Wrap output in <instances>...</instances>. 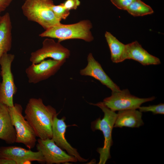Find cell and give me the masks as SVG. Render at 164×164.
<instances>
[{"label":"cell","instance_id":"obj_14","mask_svg":"<svg viewBox=\"0 0 164 164\" xmlns=\"http://www.w3.org/2000/svg\"><path fill=\"white\" fill-rule=\"evenodd\" d=\"M124 58L125 60H135L144 66L161 63L159 58L149 54L137 41L126 45Z\"/></svg>","mask_w":164,"mask_h":164},{"label":"cell","instance_id":"obj_25","mask_svg":"<svg viewBox=\"0 0 164 164\" xmlns=\"http://www.w3.org/2000/svg\"><path fill=\"white\" fill-rule=\"evenodd\" d=\"M0 164H16L14 161L7 159H0Z\"/></svg>","mask_w":164,"mask_h":164},{"label":"cell","instance_id":"obj_11","mask_svg":"<svg viewBox=\"0 0 164 164\" xmlns=\"http://www.w3.org/2000/svg\"><path fill=\"white\" fill-rule=\"evenodd\" d=\"M0 159H11L15 161L16 164H31L33 161L45 163L40 152H33L16 146L0 147Z\"/></svg>","mask_w":164,"mask_h":164},{"label":"cell","instance_id":"obj_8","mask_svg":"<svg viewBox=\"0 0 164 164\" xmlns=\"http://www.w3.org/2000/svg\"><path fill=\"white\" fill-rule=\"evenodd\" d=\"M70 55V50L60 43L46 38L43 41L41 48L31 53L29 60L32 64L39 63L48 58L61 61L66 60Z\"/></svg>","mask_w":164,"mask_h":164},{"label":"cell","instance_id":"obj_16","mask_svg":"<svg viewBox=\"0 0 164 164\" xmlns=\"http://www.w3.org/2000/svg\"><path fill=\"white\" fill-rule=\"evenodd\" d=\"M142 116V112L136 109L119 111L117 114L114 128H139L144 124Z\"/></svg>","mask_w":164,"mask_h":164},{"label":"cell","instance_id":"obj_10","mask_svg":"<svg viewBox=\"0 0 164 164\" xmlns=\"http://www.w3.org/2000/svg\"><path fill=\"white\" fill-rule=\"evenodd\" d=\"M65 61L49 59L32 64L26 69L29 82L36 84L49 78L58 71Z\"/></svg>","mask_w":164,"mask_h":164},{"label":"cell","instance_id":"obj_19","mask_svg":"<svg viewBox=\"0 0 164 164\" xmlns=\"http://www.w3.org/2000/svg\"><path fill=\"white\" fill-rule=\"evenodd\" d=\"M134 16H140L150 15L154 12L152 8L141 0H135L126 10Z\"/></svg>","mask_w":164,"mask_h":164},{"label":"cell","instance_id":"obj_1","mask_svg":"<svg viewBox=\"0 0 164 164\" xmlns=\"http://www.w3.org/2000/svg\"><path fill=\"white\" fill-rule=\"evenodd\" d=\"M24 113L25 118L37 137L42 139L51 138L53 121L57 115L55 108L45 105L41 98H32L28 101Z\"/></svg>","mask_w":164,"mask_h":164},{"label":"cell","instance_id":"obj_20","mask_svg":"<svg viewBox=\"0 0 164 164\" xmlns=\"http://www.w3.org/2000/svg\"><path fill=\"white\" fill-rule=\"evenodd\" d=\"M51 9L56 17L60 21L66 19L70 13V11L65 9L62 3L57 5L53 4L51 6Z\"/></svg>","mask_w":164,"mask_h":164},{"label":"cell","instance_id":"obj_24","mask_svg":"<svg viewBox=\"0 0 164 164\" xmlns=\"http://www.w3.org/2000/svg\"><path fill=\"white\" fill-rule=\"evenodd\" d=\"M13 0H0V16L9 6Z\"/></svg>","mask_w":164,"mask_h":164},{"label":"cell","instance_id":"obj_21","mask_svg":"<svg viewBox=\"0 0 164 164\" xmlns=\"http://www.w3.org/2000/svg\"><path fill=\"white\" fill-rule=\"evenodd\" d=\"M138 109L142 112H151L154 114H164V104L163 103L148 106H140Z\"/></svg>","mask_w":164,"mask_h":164},{"label":"cell","instance_id":"obj_13","mask_svg":"<svg viewBox=\"0 0 164 164\" xmlns=\"http://www.w3.org/2000/svg\"><path fill=\"white\" fill-rule=\"evenodd\" d=\"M87 61L88 63L86 67L80 71L81 75L94 78L110 89L112 92L121 90L120 87L106 74L100 64L94 58L92 53H90L88 55Z\"/></svg>","mask_w":164,"mask_h":164},{"label":"cell","instance_id":"obj_22","mask_svg":"<svg viewBox=\"0 0 164 164\" xmlns=\"http://www.w3.org/2000/svg\"><path fill=\"white\" fill-rule=\"evenodd\" d=\"M111 3L118 9L126 10L135 0H110Z\"/></svg>","mask_w":164,"mask_h":164},{"label":"cell","instance_id":"obj_15","mask_svg":"<svg viewBox=\"0 0 164 164\" xmlns=\"http://www.w3.org/2000/svg\"><path fill=\"white\" fill-rule=\"evenodd\" d=\"M16 131L13 125L9 107L0 102V139L8 144L15 142Z\"/></svg>","mask_w":164,"mask_h":164},{"label":"cell","instance_id":"obj_23","mask_svg":"<svg viewBox=\"0 0 164 164\" xmlns=\"http://www.w3.org/2000/svg\"><path fill=\"white\" fill-rule=\"evenodd\" d=\"M80 0H67L62 3L64 7L70 11L72 9H76L80 5Z\"/></svg>","mask_w":164,"mask_h":164},{"label":"cell","instance_id":"obj_4","mask_svg":"<svg viewBox=\"0 0 164 164\" xmlns=\"http://www.w3.org/2000/svg\"><path fill=\"white\" fill-rule=\"evenodd\" d=\"M100 108L104 113L102 119L99 118L92 124L94 130L101 131L103 135L104 141L103 147L97 149V151L100 155L99 164H104L111 157L110 149L113 144L112 133L115 122L117 114L107 107L103 102L96 104H91Z\"/></svg>","mask_w":164,"mask_h":164},{"label":"cell","instance_id":"obj_2","mask_svg":"<svg viewBox=\"0 0 164 164\" xmlns=\"http://www.w3.org/2000/svg\"><path fill=\"white\" fill-rule=\"evenodd\" d=\"M53 4L52 0H26L21 8L28 20L37 23L46 30L61 23L51 9Z\"/></svg>","mask_w":164,"mask_h":164},{"label":"cell","instance_id":"obj_7","mask_svg":"<svg viewBox=\"0 0 164 164\" xmlns=\"http://www.w3.org/2000/svg\"><path fill=\"white\" fill-rule=\"evenodd\" d=\"M155 97L140 98L131 94L128 89L117 92H112L111 96L105 98L104 104L111 111H116L138 109L145 102L152 101Z\"/></svg>","mask_w":164,"mask_h":164},{"label":"cell","instance_id":"obj_17","mask_svg":"<svg viewBox=\"0 0 164 164\" xmlns=\"http://www.w3.org/2000/svg\"><path fill=\"white\" fill-rule=\"evenodd\" d=\"M12 23L9 14L0 16V58L11 50Z\"/></svg>","mask_w":164,"mask_h":164},{"label":"cell","instance_id":"obj_5","mask_svg":"<svg viewBox=\"0 0 164 164\" xmlns=\"http://www.w3.org/2000/svg\"><path fill=\"white\" fill-rule=\"evenodd\" d=\"M9 110L13 125L16 133L15 142L24 144L31 149L33 148L37 141L36 135L32 128L22 114V108L16 103Z\"/></svg>","mask_w":164,"mask_h":164},{"label":"cell","instance_id":"obj_12","mask_svg":"<svg viewBox=\"0 0 164 164\" xmlns=\"http://www.w3.org/2000/svg\"><path fill=\"white\" fill-rule=\"evenodd\" d=\"M64 121V118L60 119L56 116L54 118L52 126L51 138L56 145L65 150L70 155L74 157L78 161L87 162V160L81 157L77 150L73 147L66 140L65 133L67 126Z\"/></svg>","mask_w":164,"mask_h":164},{"label":"cell","instance_id":"obj_9","mask_svg":"<svg viewBox=\"0 0 164 164\" xmlns=\"http://www.w3.org/2000/svg\"><path fill=\"white\" fill-rule=\"evenodd\" d=\"M37 141L36 149L42 153L47 164L76 162L78 161L74 157L67 153L56 145L52 138H39Z\"/></svg>","mask_w":164,"mask_h":164},{"label":"cell","instance_id":"obj_18","mask_svg":"<svg viewBox=\"0 0 164 164\" xmlns=\"http://www.w3.org/2000/svg\"><path fill=\"white\" fill-rule=\"evenodd\" d=\"M105 36L110 51L112 61L117 63L124 61L126 45L120 42L109 32H105Z\"/></svg>","mask_w":164,"mask_h":164},{"label":"cell","instance_id":"obj_3","mask_svg":"<svg viewBox=\"0 0 164 164\" xmlns=\"http://www.w3.org/2000/svg\"><path fill=\"white\" fill-rule=\"evenodd\" d=\"M92 27L90 21L87 20L71 24L61 23L45 30L39 36L57 39L59 43L71 39H80L90 42L94 39L90 31Z\"/></svg>","mask_w":164,"mask_h":164},{"label":"cell","instance_id":"obj_6","mask_svg":"<svg viewBox=\"0 0 164 164\" xmlns=\"http://www.w3.org/2000/svg\"><path fill=\"white\" fill-rule=\"evenodd\" d=\"M14 58V55L8 53L0 58V75L2 77V81L0 83V102L8 107L14 106L13 97L17 91L11 70L12 64Z\"/></svg>","mask_w":164,"mask_h":164}]
</instances>
